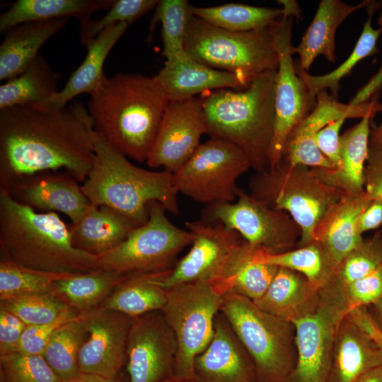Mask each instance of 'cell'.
<instances>
[{
    "mask_svg": "<svg viewBox=\"0 0 382 382\" xmlns=\"http://www.w3.org/2000/svg\"><path fill=\"white\" fill-rule=\"evenodd\" d=\"M277 71L258 75L243 88L219 89L200 96L207 134L237 146L257 172L270 170Z\"/></svg>",
    "mask_w": 382,
    "mask_h": 382,
    "instance_id": "4",
    "label": "cell"
},
{
    "mask_svg": "<svg viewBox=\"0 0 382 382\" xmlns=\"http://www.w3.org/2000/svg\"><path fill=\"white\" fill-rule=\"evenodd\" d=\"M381 364L378 347L348 313L337 330L328 382H355Z\"/></svg>",
    "mask_w": 382,
    "mask_h": 382,
    "instance_id": "24",
    "label": "cell"
},
{
    "mask_svg": "<svg viewBox=\"0 0 382 382\" xmlns=\"http://www.w3.org/2000/svg\"><path fill=\"white\" fill-rule=\"evenodd\" d=\"M27 326L13 313L0 306V356L18 352Z\"/></svg>",
    "mask_w": 382,
    "mask_h": 382,
    "instance_id": "48",
    "label": "cell"
},
{
    "mask_svg": "<svg viewBox=\"0 0 382 382\" xmlns=\"http://www.w3.org/2000/svg\"><path fill=\"white\" fill-rule=\"evenodd\" d=\"M80 313L69 308L56 320L40 325H28L19 343L18 352L25 355H42L57 329L77 318Z\"/></svg>",
    "mask_w": 382,
    "mask_h": 382,
    "instance_id": "46",
    "label": "cell"
},
{
    "mask_svg": "<svg viewBox=\"0 0 382 382\" xmlns=\"http://www.w3.org/2000/svg\"><path fill=\"white\" fill-rule=\"evenodd\" d=\"M175 335L161 311L133 318L127 339L129 382H166L173 377Z\"/></svg>",
    "mask_w": 382,
    "mask_h": 382,
    "instance_id": "16",
    "label": "cell"
},
{
    "mask_svg": "<svg viewBox=\"0 0 382 382\" xmlns=\"http://www.w3.org/2000/svg\"><path fill=\"white\" fill-rule=\"evenodd\" d=\"M377 98L378 93L370 100L358 105L343 104L328 94L325 89L318 92L313 110L289 134L284 146L282 161L310 168H334L318 149L316 143V134L326 125L342 117L362 119L369 114L375 116L382 112V103Z\"/></svg>",
    "mask_w": 382,
    "mask_h": 382,
    "instance_id": "18",
    "label": "cell"
},
{
    "mask_svg": "<svg viewBox=\"0 0 382 382\" xmlns=\"http://www.w3.org/2000/svg\"><path fill=\"white\" fill-rule=\"evenodd\" d=\"M129 24L113 25L84 46L87 52L81 64L70 75L65 86L47 102L57 106H64L83 93L91 95L106 78L103 66L112 47L126 32Z\"/></svg>",
    "mask_w": 382,
    "mask_h": 382,
    "instance_id": "27",
    "label": "cell"
},
{
    "mask_svg": "<svg viewBox=\"0 0 382 382\" xmlns=\"http://www.w3.org/2000/svg\"><path fill=\"white\" fill-rule=\"evenodd\" d=\"M382 224V201L374 199L360 215L358 222L359 232L375 229Z\"/></svg>",
    "mask_w": 382,
    "mask_h": 382,
    "instance_id": "52",
    "label": "cell"
},
{
    "mask_svg": "<svg viewBox=\"0 0 382 382\" xmlns=\"http://www.w3.org/2000/svg\"><path fill=\"white\" fill-rule=\"evenodd\" d=\"M223 296L204 282L180 284L167 289L161 311L177 342L173 377L193 379V362L210 342Z\"/></svg>",
    "mask_w": 382,
    "mask_h": 382,
    "instance_id": "10",
    "label": "cell"
},
{
    "mask_svg": "<svg viewBox=\"0 0 382 382\" xmlns=\"http://www.w3.org/2000/svg\"><path fill=\"white\" fill-rule=\"evenodd\" d=\"M250 188L252 196L292 217L301 230L299 247L313 243L317 225L346 194L327 184L311 168L284 161L274 169L257 172Z\"/></svg>",
    "mask_w": 382,
    "mask_h": 382,
    "instance_id": "8",
    "label": "cell"
},
{
    "mask_svg": "<svg viewBox=\"0 0 382 382\" xmlns=\"http://www.w3.org/2000/svg\"><path fill=\"white\" fill-rule=\"evenodd\" d=\"M83 315L88 336L80 351V372L117 377L127 361V339L133 318L102 307Z\"/></svg>",
    "mask_w": 382,
    "mask_h": 382,
    "instance_id": "19",
    "label": "cell"
},
{
    "mask_svg": "<svg viewBox=\"0 0 382 382\" xmlns=\"http://www.w3.org/2000/svg\"><path fill=\"white\" fill-rule=\"evenodd\" d=\"M220 312L252 358L257 381L286 382L297 360L294 324L231 293L223 296Z\"/></svg>",
    "mask_w": 382,
    "mask_h": 382,
    "instance_id": "7",
    "label": "cell"
},
{
    "mask_svg": "<svg viewBox=\"0 0 382 382\" xmlns=\"http://www.w3.org/2000/svg\"><path fill=\"white\" fill-rule=\"evenodd\" d=\"M372 201L365 190L358 194L346 193L315 228L313 243L337 269L363 241L359 219Z\"/></svg>",
    "mask_w": 382,
    "mask_h": 382,
    "instance_id": "22",
    "label": "cell"
},
{
    "mask_svg": "<svg viewBox=\"0 0 382 382\" xmlns=\"http://www.w3.org/2000/svg\"><path fill=\"white\" fill-rule=\"evenodd\" d=\"M112 1L95 0H18L0 16V32L15 25L37 21L76 18H91L100 8L108 9Z\"/></svg>",
    "mask_w": 382,
    "mask_h": 382,
    "instance_id": "33",
    "label": "cell"
},
{
    "mask_svg": "<svg viewBox=\"0 0 382 382\" xmlns=\"http://www.w3.org/2000/svg\"><path fill=\"white\" fill-rule=\"evenodd\" d=\"M345 288L351 309L376 303L382 297V265L368 275L345 285Z\"/></svg>",
    "mask_w": 382,
    "mask_h": 382,
    "instance_id": "47",
    "label": "cell"
},
{
    "mask_svg": "<svg viewBox=\"0 0 382 382\" xmlns=\"http://www.w3.org/2000/svg\"><path fill=\"white\" fill-rule=\"evenodd\" d=\"M374 313H371L373 318L374 319L376 325L382 332V297L374 304Z\"/></svg>",
    "mask_w": 382,
    "mask_h": 382,
    "instance_id": "57",
    "label": "cell"
},
{
    "mask_svg": "<svg viewBox=\"0 0 382 382\" xmlns=\"http://www.w3.org/2000/svg\"><path fill=\"white\" fill-rule=\"evenodd\" d=\"M369 18L349 56L338 67L322 76H313L295 64L297 74L303 80L311 94L316 97L318 92L329 88L331 96L337 99L340 81L348 75L354 67L364 58L378 52L377 40L382 33V26L375 29L371 25L374 7H369Z\"/></svg>",
    "mask_w": 382,
    "mask_h": 382,
    "instance_id": "39",
    "label": "cell"
},
{
    "mask_svg": "<svg viewBox=\"0 0 382 382\" xmlns=\"http://www.w3.org/2000/svg\"><path fill=\"white\" fill-rule=\"evenodd\" d=\"M236 199L207 205L200 219L220 223L236 231L253 248L269 253L291 250L299 241L301 230L287 212L269 206L240 187Z\"/></svg>",
    "mask_w": 382,
    "mask_h": 382,
    "instance_id": "13",
    "label": "cell"
},
{
    "mask_svg": "<svg viewBox=\"0 0 382 382\" xmlns=\"http://www.w3.org/2000/svg\"><path fill=\"white\" fill-rule=\"evenodd\" d=\"M346 117L330 122L316 136V143L320 151L328 159L335 168L340 161V130Z\"/></svg>",
    "mask_w": 382,
    "mask_h": 382,
    "instance_id": "49",
    "label": "cell"
},
{
    "mask_svg": "<svg viewBox=\"0 0 382 382\" xmlns=\"http://www.w3.org/2000/svg\"><path fill=\"white\" fill-rule=\"evenodd\" d=\"M156 76L170 101L184 100L219 89H241L250 82L238 74L202 64L187 54L166 62Z\"/></svg>",
    "mask_w": 382,
    "mask_h": 382,
    "instance_id": "23",
    "label": "cell"
},
{
    "mask_svg": "<svg viewBox=\"0 0 382 382\" xmlns=\"http://www.w3.org/2000/svg\"><path fill=\"white\" fill-rule=\"evenodd\" d=\"M367 5V1L351 6L340 0H322L300 43L292 47L293 54H297L299 57L298 66L308 72L320 55L328 62H335L337 28L351 13Z\"/></svg>",
    "mask_w": 382,
    "mask_h": 382,
    "instance_id": "29",
    "label": "cell"
},
{
    "mask_svg": "<svg viewBox=\"0 0 382 382\" xmlns=\"http://www.w3.org/2000/svg\"><path fill=\"white\" fill-rule=\"evenodd\" d=\"M292 17H283L277 25L279 66L277 71L274 134L270 152V170L282 162L286 141L292 130L313 110L316 97L297 74L291 43Z\"/></svg>",
    "mask_w": 382,
    "mask_h": 382,
    "instance_id": "15",
    "label": "cell"
},
{
    "mask_svg": "<svg viewBox=\"0 0 382 382\" xmlns=\"http://www.w3.org/2000/svg\"><path fill=\"white\" fill-rule=\"evenodd\" d=\"M71 274L35 270L1 257L0 301L36 293L53 294L55 282Z\"/></svg>",
    "mask_w": 382,
    "mask_h": 382,
    "instance_id": "40",
    "label": "cell"
},
{
    "mask_svg": "<svg viewBox=\"0 0 382 382\" xmlns=\"http://www.w3.org/2000/svg\"><path fill=\"white\" fill-rule=\"evenodd\" d=\"M68 382H120L117 377L105 378L96 374L80 373Z\"/></svg>",
    "mask_w": 382,
    "mask_h": 382,
    "instance_id": "53",
    "label": "cell"
},
{
    "mask_svg": "<svg viewBox=\"0 0 382 382\" xmlns=\"http://www.w3.org/2000/svg\"><path fill=\"white\" fill-rule=\"evenodd\" d=\"M61 78V73L39 54L23 72L0 86V110L48 100L59 91Z\"/></svg>",
    "mask_w": 382,
    "mask_h": 382,
    "instance_id": "34",
    "label": "cell"
},
{
    "mask_svg": "<svg viewBox=\"0 0 382 382\" xmlns=\"http://www.w3.org/2000/svg\"><path fill=\"white\" fill-rule=\"evenodd\" d=\"M86 107L32 103L0 110V190L27 175L63 170L83 183L94 157Z\"/></svg>",
    "mask_w": 382,
    "mask_h": 382,
    "instance_id": "1",
    "label": "cell"
},
{
    "mask_svg": "<svg viewBox=\"0 0 382 382\" xmlns=\"http://www.w3.org/2000/svg\"><path fill=\"white\" fill-rule=\"evenodd\" d=\"M137 226L116 209L91 203L83 216L71 223L69 231L76 248L98 256L118 246Z\"/></svg>",
    "mask_w": 382,
    "mask_h": 382,
    "instance_id": "25",
    "label": "cell"
},
{
    "mask_svg": "<svg viewBox=\"0 0 382 382\" xmlns=\"http://www.w3.org/2000/svg\"><path fill=\"white\" fill-rule=\"evenodd\" d=\"M1 257L37 270L79 274L100 268L98 257L76 248L56 212H38L0 191Z\"/></svg>",
    "mask_w": 382,
    "mask_h": 382,
    "instance_id": "3",
    "label": "cell"
},
{
    "mask_svg": "<svg viewBox=\"0 0 382 382\" xmlns=\"http://www.w3.org/2000/svg\"><path fill=\"white\" fill-rule=\"evenodd\" d=\"M204 134L207 129L200 97L170 101L146 165L175 173L201 144Z\"/></svg>",
    "mask_w": 382,
    "mask_h": 382,
    "instance_id": "17",
    "label": "cell"
},
{
    "mask_svg": "<svg viewBox=\"0 0 382 382\" xmlns=\"http://www.w3.org/2000/svg\"><path fill=\"white\" fill-rule=\"evenodd\" d=\"M195 382H258L255 364L219 312L212 338L193 362Z\"/></svg>",
    "mask_w": 382,
    "mask_h": 382,
    "instance_id": "21",
    "label": "cell"
},
{
    "mask_svg": "<svg viewBox=\"0 0 382 382\" xmlns=\"http://www.w3.org/2000/svg\"><path fill=\"white\" fill-rule=\"evenodd\" d=\"M251 168L245 154L235 144L211 137L173 174L178 192L206 205L233 202L237 180Z\"/></svg>",
    "mask_w": 382,
    "mask_h": 382,
    "instance_id": "12",
    "label": "cell"
},
{
    "mask_svg": "<svg viewBox=\"0 0 382 382\" xmlns=\"http://www.w3.org/2000/svg\"><path fill=\"white\" fill-rule=\"evenodd\" d=\"M283 5L285 16L300 18V8L295 1H279Z\"/></svg>",
    "mask_w": 382,
    "mask_h": 382,
    "instance_id": "56",
    "label": "cell"
},
{
    "mask_svg": "<svg viewBox=\"0 0 382 382\" xmlns=\"http://www.w3.org/2000/svg\"><path fill=\"white\" fill-rule=\"evenodd\" d=\"M369 146L382 149V121L379 125H374L371 130Z\"/></svg>",
    "mask_w": 382,
    "mask_h": 382,
    "instance_id": "55",
    "label": "cell"
},
{
    "mask_svg": "<svg viewBox=\"0 0 382 382\" xmlns=\"http://www.w3.org/2000/svg\"><path fill=\"white\" fill-rule=\"evenodd\" d=\"M86 322L83 313L55 330L42 356L63 382H68L81 372L79 354L86 340Z\"/></svg>",
    "mask_w": 382,
    "mask_h": 382,
    "instance_id": "37",
    "label": "cell"
},
{
    "mask_svg": "<svg viewBox=\"0 0 382 382\" xmlns=\"http://www.w3.org/2000/svg\"><path fill=\"white\" fill-rule=\"evenodd\" d=\"M149 217L118 246L97 256L100 268L123 273L151 274L167 271L178 254L191 245L192 233L173 224L166 209L156 202L148 207Z\"/></svg>",
    "mask_w": 382,
    "mask_h": 382,
    "instance_id": "11",
    "label": "cell"
},
{
    "mask_svg": "<svg viewBox=\"0 0 382 382\" xmlns=\"http://www.w3.org/2000/svg\"><path fill=\"white\" fill-rule=\"evenodd\" d=\"M79 183L65 171H45L24 176L0 191L35 211L58 212L75 223L91 204Z\"/></svg>",
    "mask_w": 382,
    "mask_h": 382,
    "instance_id": "20",
    "label": "cell"
},
{
    "mask_svg": "<svg viewBox=\"0 0 382 382\" xmlns=\"http://www.w3.org/2000/svg\"><path fill=\"white\" fill-rule=\"evenodd\" d=\"M350 309L345 285L335 274L318 289L314 304L291 320L297 360L286 382H328L337 330Z\"/></svg>",
    "mask_w": 382,
    "mask_h": 382,
    "instance_id": "9",
    "label": "cell"
},
{
    "mask_svg": "<svg viewBox=\"0 0 382 382\" xmlns=\"http://www.w3.org/2000/svg\"><path fill=\"white\" fill-rule=\"evenodd\" d=\"M255 256L260 262L303 274L317 288L330 281L337 270L316 243L280 253L255 249Z\"/></svg>",
    "mask_w": 382,
    "mask_h": 382,
    "instance_id": "38",
    "label": "cell"
},
{
    "mask_svg": "<svg viewBox=\"0 0 382 382\" xmlns=\"http://www.w3.org/2000/svg\"><path fill=\"white\" fill-rule=\"evenodd\" d=\"M190 13L216 27L237 32L264 29L276 24L285 16L283 8L238 3L212 7H196L191 5Z\"/></svg>",
    "mask_w": 382,
    "mask_h": 382,
    "instance_id": "36",
    "label": "cell"
},
{
    "mask_svg": "<svg viewBox=\"0 0 382 382\" xmlns=\"http://www.w3.org/2000/svg\"><path fill=\"white\" fill-rule=\"evenodd\" d=\"M167 301V290L150 282L145 274L128 273L99 307L132 318L161 311Z\"/></svg>",
    "mask_w": 382,
    "mask_h": 382,
    "instance_id": "35",
    "label": "cell"
},
{
    "mask_svg": "<svg viewBox=\"0 0 382 382\" xmlns=\"http://www.w3.org/2000/svg\"><path fill=\"white\" fill-rule=\"evenodd\" d=\"M369 114L340 136V161L332 169L311 168L327 184L348 194L364 191V168L369 151L371 120Z\"/></svg>",
    "mask_w": 382,
    "mask_h": 382,
    "instance_id": "30",
    "label": "cell"
},
{
    "mask_svg": "<svg viewBox=\"0 0 382 382\" xmlns=\"http://www.w3.org/2000/svg\"><path fill=\"white\" fill-rule=\"evenodd\" d=\"M185 226L193 235L189 251L171 269L145 274L150 282L166 290L184 283H212L219 276L233 252L243 241L236 231L220 223H208L199 219L187 221Z\"/></svg>",
    "mask_w": 382,
    "mask_h": 382,
    "instance_id": "14",
    "label": "cell"
},
{
    "mask_svg": "<svg viewBox=\"0 0 382 382\" xmlns=\"http://www.w3.org/2000/svg\"><path fill=\"white\" fill-rule=\"evenodd\" d=\"M255 255V249L243 240L219 276L209 284L222 296L231 293L258 300L270 285L278 267L257 260Z\"/></svg>",
    "mask_w": 382,
    "mask_h": 382,
    "instance_id": "28",
    "label": "cell"
},
{
    "mask_svg": "<svg viewBox=\"0 0 382 382\" xmlns=\"http://www.w3.org/2000/svg\"><path fill=\"white\" fill-rule=\"evenodd\" d=\"M69 20L25 23L6 30L0 45V80L7 81L23 72L40 54L41 47Z\"/></svg>",
    "mask_w": 382,
    "mask_h": 382,
    "instance_id": "26",
    "label": "cell"
},
{
    "mask_svg": "<svg viewBox=\"0 0 382 382\" xmlns=\"http://www.w3.org/2000/svg\"><path fill=\"white\" fill-rule=\"evenodd\" d=\"M349 314L354 321L374 341L382 354V332L366 306L352 308Z\"/></svg>",
    "mask_w": 382,
    "mask_h": 382,
    "instance_id": "51",
    "label": "cell"
},
{
    "mask_svg": "<svg viewBox=\"0 0 382 382\" xmlns=\"http://www.w3.org/2000/svg\"><path fill=\"white\" fill-rule=\"evenodd\" d=\"M355 382H382V364L370 369Z\"/></svg>",
    "mask_w": 382,
    "mask_h": 382,
    "instance_id": "54",
    "label": "cell"
},
{
    "mask_svg": "<svg viewBox=\"0 0 382 382\" xmlns=\"http://www.w3.org/2000/svg\"><path fill=\"white\" fill-rule=\"evenodd\" d=\"M190 4L186 0L159 1L151 28L157 22L162 25L163 55L167 62H174L187 56L184 42L189 19Z\"/></svg>",
    "mask_w": 382,
    "mask_h": 382,
    "instance_id": "41",
    "label": "cell"
},
{
    "mask_svg": "<svg viewBox=\"0 0 382 382\" xmlns=\"http://www.w3.org/2000/svg\"><path fill=\"white\" fill-rule=\"evenodd\" d=\"M279 21L264 29L237 32L216 27L191 15L185 51L202 64L251 81L262 73L278 69L277 30Z\"/></svg>",
    "mask_w": 382,
    "mask_h": 382,
    "instance_id": "6",
    "label": "cell"
},
{
    "mask_svg": "<svg viewBox=\"0 0 382 382\" xmlns=\"http://www.w3.org/2000/svg\"><path fill=\"white\" fill-rule=\"evenodd\" d=\"M166 382H195L192 379H178L175 378H171L166 381Z\"/></svg>",
    "mask_w": 382,
    "mask_h": 382,
    "instance_id": "58",
    "label": "cell"
},
{
    "mask_svg": "<svg viewBox=\"0 0 382 382\" xmlns=\"http://www.w3.org/2000/svg\"><path fill=\"white\" fill-rule=\"evenodd\" d=\"M1 382H63L42 355L0 356Z\"/></svg>",
    "mask_w": 382,
    "mask_h": 382,
    "instance_id": "44",
    "label": "cell"
},
{
    "mask_svg": "<svg viewBox=\"0 0 382 382\" xmlns=\"http://www.w3.org/2000/svg\"><path fill=\"white\" fill-rule=\"evenodd\" d=\"M128 273L99 268L55 282L53 294L70 308L84 313L98 308Z\"/></svg>",
    "mask_w": 382,
    "mask_h": 382,
    "instance_id": "32",
    "label": "cell"
},
{
    "mask_svg": "<svg viewBox=\"0 0 382 382\" xmlns=\"http://www.w3.org/2000/svg\"><path fill=\"white\" fill-rule=\"evenodd\" d=\"M157 0H116L112 1L107 13L99 19L88 18L81 21L79 37L85 45L96 38L106 28L120 23L131 24L156 8Z\"/></svg>",
    "mask_w": 382,
    "mask_h": 382,
    "instance_id": "43",
    "label": "cell"
},
{
    "mask_svg": "<svg viewBox=\"0 0 382 382\" xmlns=\"http://www.w3.org/2000/svg\"><path fill=\"white\" fill-rule=\"evenodd\" d=\"M366 162L364 190L373 200L382 201V149L369 146Z\"/></svg>",
    "mask_w": 382,
    "mask_h": 382,
    "instance_id": "50",
    "label": "cell"
},
{
    "mask_svg": "<svg viewBox=\"0 0 382 382\" xmlns=\"http://www.w3.org/2000/svg\"><path fill=\"white\" fill-rule=\"evenodd\" d=\"M319 288L303 274L278 267L265 293L254 302L263 311L291 322L314 304Z\"/></svg>",
    "mask_w": 382,
    "mask_h": 382,
    "instance_id": "31",
    "label": "cell"
},
{
    "mask_svg": "<svg viewBox=\"0 0 382 382\" xmlns=\"http://www.w3.org/2000/svg\"><path fill=\"white\" fill-rule=\"evenodd\" d=\"M94 157L81 184L89 202L120 212L138 226L148 219V207L156 202L167 212L179 214L173 174L139 168L108 144L94 131Z\"/></svg>",
    "mask_w": 382,
    "mask_h": 382,
    "instance_id": "5",
    "label": "cell"
},
{
    "mask_svg": "<svg viewBox=\"0 0 382 382\" xmlns=\"http://www.w3.org/2000/svg\"><path fill=\"white\" fill-rule=\"evenodd\" d=\"M0 306L13 313L27 325L50 323L70 308L55 295L47 292L0 301Z\"/></svg>",
    "mask_w": 382,
    "mask_h": 382,
    "instance_id": "42",
    "label": "cell"
},
{
    "mask_svg": "<svg viewBox=\"0 0 382 382\" xmlns=\"http://www.w3.org/2000/svg\"><path fill=\"white\" fill-rule=\"evenodd\" d=\"M382 265V234L363 240L342 261L337 270V277L346 285L364 277Z\"/></svg>",
    "mask_w": 382,
    "mask_h": 382,
    "instance_id": "45",
    "label": "cell"
},
{
    "mask_svg": "<svg viewBox=\"0 0 382 382\" xmlns=\"http://www.w3.org/2000/svg\"><path fill=\"white\" fill-rule=\"evenodd\" d=\"M168 97L156 76L117 72L90 95L94 131L126 157L146 161Z\"/></svg>",
    "mask_w": 382,
    "mask_h": 382,
    "instance_id": "2",
    "label": "cell"
}]
</instances>
